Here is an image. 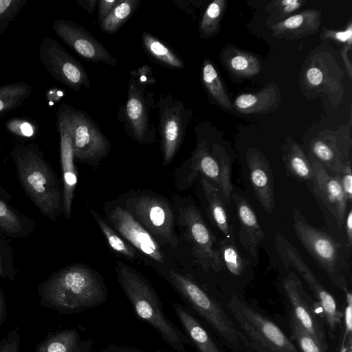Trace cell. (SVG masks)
I'll use <instances>...</instances> for the list:
<instances>
[{
  "label": "cell",
  "instance_id": "3957f363",
  "mask_svg": "<svg viewBox=\"0 0 352 352\" xmlns=\"http://www.w3.org/2000/svg\"><path fill=\"white\" fill-rule=\"evenodd\" d=\"M18 176L26 193L46 216L54 219L60 206V192L55 175L38 146L17 144L12 153Z\"/></svg>",
  "mask_w": 352,
  "mask_h": 352
},
{
  "label": "cell",
  "instance_id": "30bf717a",
  "mask_svg": "<svg viewBox=\"0 0 352 352\" xmlns=\"http://www.w3.org/2000/svg\"><path fill=\"white\" fill-rule=\"evenodd\" d=\"M71 129L74 157L87 162H96L107 155L111 144L98 122L89 115L69 104H62Z\"/></svg>",
  "mask_w": 352,
  "mask_h": 352
},
{
  "label": "cell",
  "instance_id": "6f0895ef",
  "mask_svg": "<svg viewBox=\"0 0 352 352\" xmlns=\"http://www.w3.org/2000/svg\"><path fill=\"white\" fill-rule=\"evenodd\" d=\"M120 352H142L137 349L129 348V347H121V351Z\"/></svg>",
  "mask_w": 352,
  "mask_h": 352
},
{
  "label": "cell",
  "instance_id": "8992f818",
  "mask_svg": "<svg viewBox=\"0 0 352 352\" xmlns=\"http://www.w3.org/2000/svg\"><path fill=\"white\" fill-rule=\"evenodd\" d=\"M226 307L248 345L254 350L258 352H300L276 324L236 295L231 297Z\"/></svg>",
  "mask_w": 352,
  "mask_h": 352
},
{
  "label": "cell",
  "instance_id": "ac0fdd59",
  "mask_svg": "<svg viewBox=\"0 0 352 352\" xmlns=\"http://www.w3.org/2000/svg\"><path fill=\"white\" fill-rule=\"evenodd\" d=\"M314 172L311 182L314 196L322 210L335 221L338 228L344 223L347 201L336 174L329 172L318 161L308 157Z\"/></svg>",
  "mask_w": 352,
  "mask_h": 352
},
{
  "label": "cell",
  "instance_id": "5b68a950",
  "mask_svg": "<svg viewBox=\"0 0 352 352\" xmlns=\"http://www.w3.org/2000/svg\"><path fill=\"white\" fill-rule=\"evenodd\" d=\"M167 278L187 306L223 340L233 346L240 342L248 345L245 338L220 304L195 281L171 269L167 273Z\"/></svg>",
  "mask_w": 352,
  "mask_h": 352
},
{
  "label": "cell",
  "instance_id": "7bdbcfd3",
  "mask_svg": "<svg viewBox=\"0 0 352 352\" xmlns=\"http://www.w3.org/2000/svg\"><path fill=\"white\" fill-rule=\"evenodd\" d=\"M322 41H332L344 45L352 46V23L350 21L343 30H332L327 28L322 29L320 34Z\"/></svg>",
  "mask_w": 352,
  "mask_h": 352
},
{
  "label": "cell",
  "instance_id": "d6986e66",
  "mask_svg": "<svg viewBox=\"0 0 352 352\" xmlns=\"http://www.w3.org/2000/svg\"><path fill=\"white\" fill-rule=\"evenodd\" d=\"M55 34L76 54L95 63L116 66L117 60L104 45L83 27L71 21L56 19L52 23Z\"/></svg>",
  "mask_w": 352,
  "mask_h": 352
},
{
  "label": "cell",
  "instance_id": "f1b7e54d",
  "mask_svg": "<svg viewBox=\"0 0 352 352\" xmlns=\"http://www.w3.org/2000/svg\"><path fill=\"white\" fill-rule=\"evenodd\" d=\"M201 181L212 221L223 234L225 239L234 241L232 226L228 221L227 204L222 192L204 177L201 176Z\"/></svg>",
  "mask_w": 352,
  "mask_h": 352
},
{
  "label": "cell",
  "instance_id": "d4e9b609",
  "mask_svg": "<svg viewBox=\"0 0 352 352\" xmlns=\"http://www.w3.org/2000/svg\"><path fill=\"white\" fill-rule=\"evenodd\" d=\"M231 197L236 206L240 222L239 241L243 248L252 256H255L265 233L248 201L239 194L232 195Z\"/></svg>",
  "mask_w": 352,
  "mask_h": 352
},
{
  "label": "cell",
  "instance_id": "f35d334b",
  "mask_svg": "<svg viewBox=\"0 0 352 352\" xmlns=\"http://www.w3.org/2000/svg\"><path fill=\"white\" fill-rule=\"evenodd\" d=\"M305 2V0H277L270 2L265 10L270 13L271 25L292 15V14L299 10Z\"/></svg>",
  "mask_w": 352,
  "mask_h": 352
},
{
  "label": "cell",
  "instance_id": "4fadbf2b",
  "mask_svg": "<svg viewBox=\"0 0 352 352\" xmlns=\"http://www.w3.org/2000/svg\"><path fill=\"white\" fill-rule=\"evenodd\" d=\"M190 162L195 173H199L219 188L228 206L233 191L231 162L223 148L213 144L210 150L206 140H200L197 141Z\"/></svg>",
  "mask_w": 352,
  "mask_h": 352
},
{
  "label": "cell",
  "instance_id": "680465c9",
  "mask_svg": "<svg viewBox=\"0 0 352 352\" xmlns=\"http://www.w3.org/2000/svg\"><path fill=\"white\" fill-rule=\"evenodd\" d=\"M155 352H165V351H157Z\"/></svg>",
  "mask_w": 352,
  "mask_h": 352
},
{
  "label": "cell",
  "instance_id": "277c9868",
  "mask_svg": "<svg viewBox=\"0 0 352 352\" xmlns=\"http://www.w3.org/2000/svg\"><path fill=\"white\" fill-rule=\"evenodd\" d=\"M293 219L296 235L307 252L336 287L343 291L349 289V248L309 224L296 208Z\"/></svg>",
  "mask_w": 352,
  "mask_h": 352
},
{
  "label": "cell",
  "instance_id": "9a60e30c",
  "mask_svg": "<svg viewBox=\"0 0 352 352\" xmlns=\"http://www.w3.org/2000/svg\"><path fill=\"white\" fill-rule=\"evenodd\" d=\"M350 125L317 133L309 143L307 157L320 162L330 173L337 174L351 160L352 146Z\"/></svg>",
  "mask_w": 352,
  "mask_h": 352
},
{
  "label": "cell",
  "instance_id": "b9f144b4",
  "mask_svg": "<svg viewBox=\"0 0 352 352\" xmlns=\"http://www.w3.org/2000/svg\"><path fill=\"white\" fill-rule=\"evenodd\" d=\"M0 229L16 234L21 229V223L18 216L0 199Z\"/></svg>",
  "mask_w": 352,
  "mask_h": 352
},
{
  "label": "cell",
  "instance_id": "2e32d148",
  "mask_svg": "<svg viewBox=\"0 0 352 352\" xmlns=\"http://www.w3.org/2000/svg\"><path fill=\"white\" fill-rule=\"evenodd\" d=\"M283 288L292 306L290 314L302 329L327 346L324 320L319 305L307 294L294 272H290L285 276Z\"/></svg>",
  "mask_w": 352,
  "mask_h": 352
},
{
  "label": "cell",
  "instance_id": "e0dca14e",
  "mask_svg": "<svg viewBox=\"0 0 352 352\" xmlns=\"http://www.w3.org/2000/svg\"><path fill=\"white\" fill-rule=\"evenodd\" d=\"M180 221L192 245L195 261L205 270L220 271L223 264L217 249L213 248L214 238L199 210L192 205L181 208Z\"/></svg>",
  "mask_w": 352,
  "mask_h": 352
},
{
  "label": "cell",
  "instance_id": "ffe728a7",
  "mask_svg": "<svg viewBox=\"0 0 352 352\" xmlns=\"http://www.w3.org/2000/svg\"><path fill=\"white\" fill-rule=\"evenodd\" d=\"M110 219L120 234L139 251L155 261L164 263L165 255L157 242L131 213L116 207L111 211Z\"/></svg>",
  "mask_w": 352,
  "mask_h": 352
},
{
  "label": "cell",
  "instance_id": "c3c4849f",
  "mask_svg": "<svg viewBox=\"0 0 352 352\" xmlns=\"http://www.w3.org/2000/svg\"><path fill=\"white\" fill-rule=\"evenodd\" d=\"M120 0H100L98 1V21L99 25L119 3Z\"/></svg>",
  "mask_w": 352,
  "mask_h": 352
},
{
  "label": "cell",
  "instance_id": "6da1fadb",
  "mask_svg": "<svg viewBox=\"0 0 352 352\" xmlns=\"http://www.w3.org/2000/svg\"><path fill=\"white\" fill-rule=\"evenodd\" d=\"M108 291L102 279L82 265L65 267L38 287L41 305L63 314H74L106 302Z\"/></svg>",
  "mask_w": 352,
  "mask_h": 352
},
{
  "label": "cell",
  "instance_id": "83f0119b",
  "mask_svg": "<svg viewBox=\"0 0 352 352\" xmlns=\"http://www.w3.org/2000/svg\"><path fill=\"white\" fill-rule=\"evenodd\" d=\"M219 58L224 67L238 78L255 76L262 68L260 60L254 55L232 45L221 49Z\"/></svg>",
  "mask_w": 352,
  "mask_h": 352
},
{
  "label": "cell",
  "instance_id": "44dd1931",
  "mask_svg": "<svg viewBox=\"0 0 352 352\" xmlns=\"http://www.w3.org/2000/svg\"><path fill=\"white\" fill-rule=\"evenodd\" d=\"M56 125L60 135V162L63 175V208L65 217L69 219L77 184V176L71 129L62 104L56 113Z\"/></svg>",
  "mask_w": 352,
  "mask_h": 352
},
{
  "label": "cell",
  "instance_id": "d6a6232c",
  "mask_svg": "<svg viewBox=\"0 0 352 352\" xmlns=\"http://www.w3.org/2000/svg\"><path fill=\"white\" fill-rule=\"evenodd\" d=\"M32 91L25 82H14L0 86V116L22 106Z\"/></svg>",
  "mask_w": 352,
  "mask_h": 352
},
{
  "label": "cell",
  "instance_id": "816d5d0a",
  "mask_svg": "<svg viewBox=\"0 0 352 352\" xmlns=\"http://www.w3.org/2000/svg\"><path fill=\"white\" fill-rule=\"evenodd\" d=\"M76 3L78 6L86 10L89 14H92L95 11L97 0H76Z\"/></svg>",
  "mask_w": 352,
  "mask_h": 352
},
{
  "label": "cell",
  "instance_id": "8fae6325",
  "mask_svg": "<svg viewBox=\"0 0 352 352\" xmlns=\"http://www.w3.org/2000/svg\"><path fill=\"white\" fill-rule=\"evenodd\" d=\"M275 243L282 261L295 269L309 285L329 331L336 332L342 323L343 312L338 309L333 296L317 280L300 254L285 237L276 233Z\"/></svg>",
  "mask_w": 352,
  "mask_h": 352
},
{
  "label": "cell",
  "instance_id": "4dcf8cb0",
  "mask_svg": "<svg viewBox=\"0 0 352 352\" xmlns=\"http://www.w3.org/2000/svg\"><path fill=\"white\" fill-rule=\"evenodd\" d=\"M142 47L148 56L155 63L168 69H182L185 63L179 54L167 44L148 32L141 35Z\"/></svg>",
  "mask_w": 352,
  "mask_h": 352
},
{
  "label": "cell",
  "instance_id": "d590c367",
  "mask_svg": "<svg viewBox=\"0 0 352 352\" xmlns=\"http://www.w3.org/2000/svg\"><path fill=\"white\" fill-rule=\"evenodd\" d=\"M289 327L292 340L301 352H328L327 346L302 329L291 314Z\"/></svg>",
  "mask_w": 352,
  "mask_h": 352
},
{
  "label": "cell",
  "instance_id": "52a82bcc",
  "mask_svg": "<svg viewBox=\"0 0 352 352\" xmlns=\"http://www.w3.org/2000/svg\"><path fill=\"white\" fill-rule=\"evenodd\" d=\"M343 76V70L332 54L317 47L307 56L302 67L299 84L307 98L323 93L336 107L344 96Z\"/></svg>",
  "mask_w": 352,
  "mask_h": 352
},
{
  "label": "cell",
  "instance_id": "7c38bea8",
  "mask_svg": "<svg viewBox=\"0 0 352 352\" xmlns=\"http://www.w3.org/2000/svg\"><path fill=\"white\" fill-rule=\"evenodd\" d=\"M40 61L50 74L62 84L79 92L90 88L88 74L81 63L55 39L45 36L39 46Z\"/></svg>",
  "mask_w": 352,
  "mask_h": 352
},
{
  "label": "cell",
  "instance_id": "8d00e7d4",
  "mask_svg": "<svg viewBox=\"0 0 352 352\" xmlns=\"http://www.w3.org/2000/svg\"><path fill=\"white\" fill-rule=\"evenodd\" d=\"M223 265L234 276H240L245 268L244 262L235 245V241L223 239L217 249Z\"/></svg>",
  "mask_w": 352,
  "mask_h": 352
},
{
  "label": "cell",
  "instance_id": "484cf974",
  "mask_svg": "<svg viewBox=\"0 0 352 352\" xmlns=\"http://www.w3.org/2000/svg\"><path fill=\"white\" fill-rule=\"evenodd\" d=\"M280 102L279 88L274 82H270L258 92L239 95L232 106L242 114H263L276 110Z\"/></svg>",
  "mask_w": 352,
  "mask_h": 352
},
{
  "label": "cell",
  "instance_id": "836d02e7",
  "mask_svg": "<svg viewBox=\"0 0 352 352\" xmlns=\"http://www.w3.org/2000/svg\"><path fill=\"white\" fill-rule=\"evenodd\" d=\"M141 0H120L119 3L100 24L104 32L113 34L131 17Z\"/></svg>",
  "mask_w": 352,
  "mask_h": 352
},
{
  "label": "cell",
  "instance_id": "cb8c5ba5",
  "mask_svg": "<svg viewBox=\"0 0 352 352\" xmlns=\"http://www.w3.org/2000/svg\"><path fill=\"white\" fill-rule=\"evenodd\" d=\"M172 306L192 346L198 352H226L214 336L188 309L177 302H173Z\"/></svg>",
  "mask_w": 352,
  "mask_h": 352
},
{
  "label": "cell",
  "instance_id": "4316f807",
  "mask_svg": "<svg viewBox=\"0 0 352 352\" xmlns=\"http://www.w3.org/2000/svg\"><path fill=\"white\" fill-rule=\"evenodd\" d=\"M91 348V339L82 340L75 329H63L48 331L34 352H90Z\"/></svg>",
  "mask_w": 352,
  "mask_h": 352
},
{
  "label": "cell",
  "instance_id": "7402d4cb",
  "mask_svg": "<svg viewBox=\"0 0 352 352\" xmlns=\"http://www.w3.org/2000/svg\"><path fill=\"white\" fill-rule=\"evenodd\" d=\"M250 179L257 200L267 214L275 208L274 180L272 169L265 156L254 148L246 152Z\"/></svg>",
  "mask_w": 352,
  "mask_h": 352
},
{
  "label": "cell",
  "instance_id": "e575fe53",
  "mask_svg": "<svg viewBox=\"0 0 352 352\" xmlns=\"http://www.w3.org/2000/svg\"><path fill=\"white\" fill-rule=\"evenodd\" d=\"M226 6V0H214L208 4L199 25L201 38H210L219 33Z\"/></svg>",
  "mask_w": 352,
  "mask_h": 352
},
{
  "label": "cell",
  "instance_id": "681fc988",
  "mask_svg": "<svg viewBox=\"0 0 352 352\" xmlns=\"http://www.w3.org/2000/svg\"><path fill=\"white\" fill-rule=\"evenodd\" d=\"M352 46L344 45L340 52L341 58L346 70L349 79H352V64L349 53L351 52Z\"/></svg>",
  "mask_w": 352,
  "mask_h": 352
},
{
  "label": "cell",
  "instance_id": "bcb514c9",
  "mask_svg": "<svg viewBox=\"0 0 352 352\" xmlns=\"http://www.w3.org/2000/svg\"><path fill=\"white\" fill-rule=\"evenodd\" d=\"M21 335L19 327L10 330L0 340V352H19Z\"/></svg>",
  "mask_w": 352,
  "mask_h": 352
},
{
  "label": "cell",
  "instance_id": "f6af8a7d",
  "mask_svg": "<svg viewBox=\"0 0 352 352\" xmlns=\"http://www.w3.org/2000/svg\"><path fill=\"white\" fill-rule=\"evenodd\" d=\"M336 175L338 178L346 201L350 204L352 199L351 162L344 163L340 172Z\"/></svg>",
  "mask_w": 352,
  "mask_h": 352
},
{
  "label": "cell",
  "instance_id": "603a6c76",
  "mask_svg": "<svg viewBox=\"0 0 352 352\" xmlns=\"http://www.w3.org/2000/svg\"><path fill=\"white\" fill-rule=\"evenodd\" d=\"M322 12L308 9L269 26L272 36L287 40L299 39L315 34L321 25Z\"/></svg>",
  "mask_w": 352,
  "mask_h": 352
},
{
  "label": "cell",
  "instance_id": "9c48e42d",
  "mask_svg": "<svg viewBox=\"0 0 352 352\" xmlns=\"http://www.w3.org/2000/svg\"><path fill=\"white\" fill-rule=\"evenodd\" d=\"M156 106L163 164L168 165L180 148L193 111L170 94H160Z\"/></svg>",
  "mask_w": 352,
  "mask_h": 352
},
{
  "label": "cell",
  "instance_id": "11a10c76",
  "mask_svg": "<svg viewBox=\"0 0 352 352\" xmlns=\"http://www.w3.org/2000/svg\"><path fill=\"white\" fill-rule=\"evenodd\" d=\"M121 347L122 346H120L111 345V346H109L105 348L101 352H120Z\"/></svg>",
  "mask_w": 352,
  "mask_h": 352
},
{
  "label": "cell",
  "instance_id": "60d3db41",
  "mask_svg": "<svg viewBox=\"0 0 352 352\" xmlns=\"http://www.w3.org/2000/svg\"><path fill=\"white\" fill-rule=\"evenodd\" d=\"M5 126L10 133L21 138H31L37 131V126L33 121L23 118H12Z\"/></svg>",
  "mask_w": 352,
  "mask_h": 352
},
{
  "label": "cell",
  "instance_id": "9f6ffc18",
  "mask_svg": "<svg viewBox=\"0 0 352 352\" xmlns=\"http://www.w3.org/2000/svg\"><path fill=\"white\" fill-rule=\"evenodd\" d=\"M0 276L3 277V278H6V277L9 276L8 274L5 272V270L3 267L1 259H0Z\"/></svg>",
  "mask_w": 352,
  "mask_h": 352
},
{
  "label": "cell",
  "instance_id": "5bb4252c",
  "mask_svg": "<svg viewBox=\"0 0 352 352\" xmlns=\"http://www.w3.org/2000/svg\"><path fill=\"white\" fill-rule=\"evenodd\" d=\"M136 220L151 234L173 248L179 241L174 231V217L168 204L152 196H142L129 200Z\"/></svg>",
  "mask_w": 352,
  "mask_h": 352
},
{
  "label": "cell",
  "instance_id": "1f68e13d",
  "mask_svg": "<svg viewBox=\"0 0 352 352\" xmlns=\"http://www.w3.org/2000/svg\"><path fill=\"white\" fill-rule=\"evenodd\" d=\"M201 81L211 102L228 110L233 108L220 76L209 58L202 62Z\"/></svg>",
  "mask_w": 352,
  "mask_h": 352
},
{
  "label": "cell",
  "instance_id": "74e56055",
  "mask_svg": "<svg viewBox=\"0 0 352 352\" xmlns=\"http://www.w3.org/2000/svg\"><path fill=\"white\" fill-rule=\"evenodd\" d=\"M91 212L110 247L126 257L134 258V249L122 239L96 212L93 210H91Z\"/></svg>",
  "mask_w": 352,
  "mask_h": 352
},
{
  "label": "cell",
  "instance_id": "f546056e",
  "mask_svg": "<svg viewBox=\"0 0 352 352\" xmlns=\"http://www.w3.org/2000/svg\"><path fill=\"white\" fill-rule=\"evenodd\" d=\"M282 158L288 173L296 179L311 182L314 172L305 151L290 135L282 146Z\"/></svg>",
  "mask_w": 352,
  "mask_h": 352
},
{
  "label": "cell",
  "instance_id": "7a4b0ae2",
  "mask_svg": "<svg viewBox=\"0 0 352 352\" xmlns=\"http://www.w3.org/2000/svg\"><path fill=\"white\" fill-rule=\"evenodd\" d=\"M116 270L119 283L137 316L151 324L164 341L177 352H186L192 344L166 316L161 302L151 285L133 269L120 261Z\"/></svg>",
  "mask_w": 352,
  "mask_h": 352
},
{
  "label": "cell",
  "instance_id": "f907efd6",
  "mask_svg": "<svg viewBox=\"0 0 352 352\" xmlns=\"http://www.w3.org/2000/svg\"><path fill=\"white\" fill-rule=\"evenodd\" d=\"M347 239L346 246L351 249L352 245V210L350 208L346 214L344 223Z\"/></svg>",
  "mask_w": 352,
  "mask_h": 352
},
{
  "label": "cell",
  "instance_id": "ab89813d",
  "mask_svg": "<svg viewBox=\"0 0 352 352\" xmlns=\"http://www.w3.org/2000/svg\"><path fill=\"white\" fill-rule=\"evenodd\" d=\"M28 0H0V34L16 17Z\"/></svg>",
  "mask_w": 352,
  "mask_h": 352
},
{
  "label": "cell",
  "instance_id": "ee69618b",
  "mask_svg": "<svg viewBox=\"0 0 352 352\" xmlns=\"http://www.w3.org/2000/svg\"><path fill=\"white\" fill-rule=\"evenodd\" d=\"M346 295V305L343 312L344 332L341 345L345 344L352 338V294L349 289L344 291Z\"/></svg>",
  "mask_w": 352,
  "mask_h": 352
},
{
  "label": "cell",
  "instance_id": "ba28073f",
  "mask_svg": "<svg viewBox=\"0 0 352 352\" xmlns=\"http://www.w3.org/2000/svg\"><path fill=\"white\" fill-rule=\"evenodd\" d=\"M157 110L154 93L147 85L131 78L128 84L127 99L119 107L118 120L122 122L129 136L140 144L157 141V127L153 116Z\"/></svg>",
  "mask_w": 352,
  "mask_h": 352
},
{
  "label": "cell",
  "instance_id": "f5cc1de1",
  "mask_svg": "<svg viewBox=\"0 0 352 352\" xmlns=\"http://www.w3.org/2000/svg\"><path fill=\"white\" fill-rule=\"evenodd\" d=\"M7 317V305L3 291L0 289V327L4 323Z\"/></svg>",
  "mask_w": 352,
  "mask_h": 352
},
{
  "label": "cell",
  "instance_id": "7dc6e473",
  "mask_svg": "<svg viewBox=\"0 0 352 352\" xmlns=\"http://www.w3.org/2000/svg\"><path fill=\"white\" fill-rule=\"evenodd\" d=\"M129 75L131 78H135L147 86L157 83V80L153 75V70L148 65H142L137 69L131 71Z\"/></svg>",
  "mask_w": 352,
  "mask_h": 352
},
{
  "label": "cell",
  "instance_id": "db71d44e",
  "mask_svg": "<svg viewBox=\"0 0 352 352\" xmlns=\"http://www.w3.org/2000/svg\"><path fill=\"white\" fill-rule=\"evenodd\" d=\"M340 352H352V338L349 339L346 344L340 346Z\"/></svg>",
  "mask_w": 352,
  "mask_h": 352
}]
</instances>
